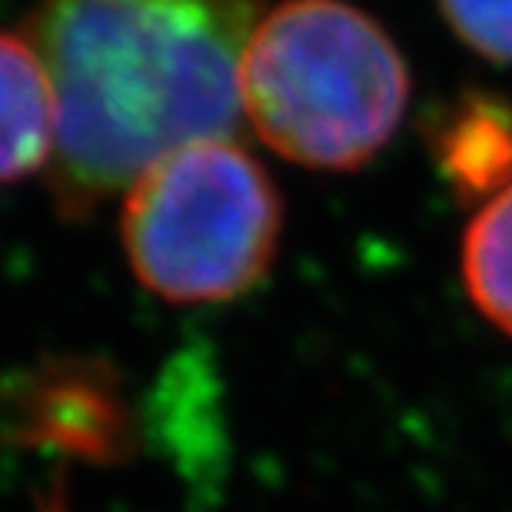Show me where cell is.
<instances>
[{"mask_svg": "<svg viewBox=\"0 0 512 512\" xmlns=\"http://www.w3.org/2000/svg\"><path fill=\"white\" fill-rule=\"evenodd\" d=\"M283 207L230 137L167 153L130 183L120 237L133 276L170 303H227L253 290L280 247Z\"/></svg>", "mask_w": 512, "mask_h": 512, "instance_id": "cell-3", "label": "cell"}, {"mask_svg": "<svg viewBox=\"0 0 512 512\" xmlns=\"http://www.w3.org/2000/svg\"><path fill=\"white\" fill-rule=\"evenodd\" d=\"M47 509H50V512H64V506H60V499H54V503H50Z\"/></svg>", "mask_w": 512, "mask_h": 512, "instance_id": "cell-9", "label": "cell"}, {"mask_svg": "<svg viewBox=\"0 0 512 512\" xmlns=\"http://www.w3.org/2000/svg\"><path fill=\"white\" fill-rule=\"evenodd\" d=\"M406 104V60L366 10L283 0L256 20L240 64V110L280 157L356 170L386 147Z\"/></svg>", "mask_w": 512, "mask_h": 512, "instance_id": "cell-2", "label": "cell"}, {"mask_svg": "<svg viewBox=\"0 0 512 512\" xmlns=\"http://www.w3.org/2000/svg\"><path fill=\"white\" fill-rule=\"evenodd\" d=\"M260 0H40L27 40L54 90L50 190L87 217L167 153L227 137Z\"/></svg>", "mask_w": 512, "mask_h": 512, "instance_id": "cell-1", "label": "cell"}, {"mask_svg": "<svg viewBox=\"0 0 512 512\" xmlns=\"http://www.w3.org/2000/svg\"><path fill=\"white\" fill-rule=\"evenodd\" d=\"M429 150L456 197H496L512 183V107L496 94H463L436 117Z\"/></svg>", "mask_w": 512, "mask_h": 512, "instance_id": "cell-5", "label": "cell"}, {"mask_svg": "<svg viewBox=\"0 0 512 512\" xmlns=\"http://www.w3.org/2000/svg\"><path fill=\"white\" fill-rule=\"evenodd\" d=\"M54 90L27 37L0 30V187L54 157Z\"/></svg>", "mask_w": 512, "mask_h": 512, "instance_id": "cell-6", "label": "cell"}, {"mask_svg": "<svg viewBox=\"0 0 512 512\" xmlns=\"http://www.w3.org/2000/svg\"><path fill=\"white\" fill-rule=\"evenodd\" d=\"M0 443L50 449L87 463L133 453L137 419L124 376L104 356H40L0 376Z\"/></svg>", "mask_w": 512, "mask_h": 512, "instance_id": "cell-4", "label": "cell"}, {"mask_svg": "<svg viewBox=\"0 0 512 512\" xmlns=\"http://www.w3.org/2000/svg\"><path fill=\"white\" fill-rule=\"evenodd\" d=\"M439 10L469 50L512 67V0H439Z\"/></svg>", "mask_w": 512, "mask_h": 512, "instance_id": "cell-8", "label": "cell"}, {"mask_svg": "<svg viewBox=\"0 0 512 512\" xmlns=\"http://www.w3.org/2000/svg\"><path fill=\"white\" fill-rule=\"evenodd\" d=\"M463 283L476 310L512 336V183L489 197L466 227Z\"/></svg>", "mask_w": 512, "mask_h": 512, "instance_id": "cell-7", "label": "cell"}]
</instances>
